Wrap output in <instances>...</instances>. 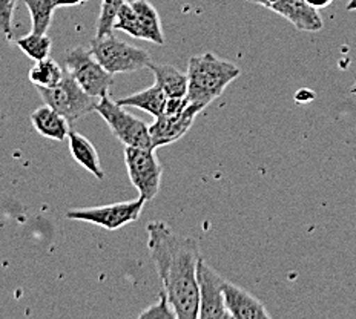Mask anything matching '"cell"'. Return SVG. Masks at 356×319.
Listing matches in <instances>:
<instances>
[{"label":"cell","instance_id":"cell-1","mask_svg":"<svg viewBox=\"0 0 356 319\" xmlns=\"http://www.w3.org/2000/svg\"><path fill=\"white\" fill-rule=\"evenodd\" d=\"M147 249L168 295L177 319H197L200 311L197 240L181 236L163 221H152L146 227Z\"/></svg>","mask_w":356,"mask_h":319},{"label":"cell","instance_id":"cell-2","mask_svg":"<svg viewBox=\"0 0 356 319\" xmlns=\"http://www.w3.org/2000/svg\"><path fill=\"white\" fill-rule=\"evenodd\" d=\"M186 74L188 103L204 109L217 100L234 80L240 77L241 69L232 62L206 53L189 58Z\"/></svg>","mask_w":356,"mask_h":319},{"label":"cell","instance_id":"cell-3","mask_svg":"<svg viewBox=\"0 0 356 319\" xmlns=\"http://www.w3.org/2000/svg\"><path fill=\"white\" fill-rule=\"evenodd\" d=\"M91 53L103 65L108 72L124 74L136 72L149 68L152 58L145 49L132 47L111 33L105 35H95L91 40Z\"/></svg>","mask_w":356,"mask_h":319},{"label":"cell","instance_id":"cell-4","mask_svg":"<svg viewBox=\"0 0 356 319\" xmlns=\"http://www.w3.org/2000/svg\"><path fill=\"white\" fill-rule=\"evenodd\" d=\"M44 105L56 109L70 123L91 113H95L99 99L83 91L71 74L65 69V76L58 85L53 88H37Z\"/></svg>","mask_w":356,"mask_h":319},{"label":"cell","instance_id":"cell-5","mask_svg":"<svg viewBox=\"0 0 356 319\" xmlns=\"http://www.w3.org/2000/svg\"><path fill=\"white\" fill-rule=\"evenodd\" d=\"M95 113L106 122L108 128L122 145L132 147H151V149H154L149 126L143 120H140V118L129 114L128 111H124V106L111 100L109 94L99 99Z\"/></svg>","mask_w":356,"mask_h":319},{"label":"cell","instance_id":"cell-6","mask_svg":"<svg viewBox=\"0 0 356 319\" xmlns=\"http://www.w3.org/2000/svg\"><path fill=\"white\" fill-rule=\"evenodd\" d=\"M114 29L136 39L165 44L160 14L147 0H132L131 3H124L117 13Z\"/></svg>","mask_w":356,"mask_h":319},{"label":"cell","instance_id":"cell-7","mask_svg":"<svg viewBox=\"0 0 356 319\" xmlns=\"http://www.w3.org/2000/svg\"><path fill=\"white\" fill-rule=\"evenodd\" d=\"M65 69L83 88V91L95 99L109 94L111 86L114 85L113 74L103 68V65L94 57L91 49L85 47H77L68 51L65 58Z\"/></svg>","mask_w":356,"mask_h":319},{"label":"cell","instance_id":"cell-8","mask_svg":"<svg viewBox=\"0 0 356 319\" xmlns=\"http://www.w3.org/2000/svg\"><path fill=\"white\" fill-rule=\"evenodd\" d=\"M124 163L132 186L138 190L140 198L151 202L159 194L163 167L151 147L124 146Z\"/></svg>","mask_w":356,"mask_h":319},{"label":"cell","instance_id":"cell-9","mask_svg":"<svg viewBox=\"0 0 356 319\" xmlns=\"http://www.w3.org/2000/svg\"><path fill=\"white\" fill-rule=\"evenodd\" d=\"M145 199L137 198L132 202L114 203L99 207H85V209H72L66 212V218L74 221H83L89 224L100 226L106 231H118L124 226L136 222L143 212Z\"/></svg>","mask_w":356,"mask_h":319},{"label":"cell","instance_id":"cell-10","mask_svg":"<svg viewBox=\"0 0 356 319\" xmlns=\"http://www.w3.org/2000/svg\"><path fill=\"white\" fill-rule=\"evenodd\" d=\"M225 281L202 258L198 263L200 311L198 319L231 318L225 302Z\"/></svg>","mask_w":356,"mask_h":319},{"label":"cell","instance_id":"cell-11","mask_svg":"<svg viewBox=\"0 0 356 319\" xmlns=\"http://www.w3.org/2000/svg\"><path fill=\"white\" fill-rule=\"evenodd\" d=\"M203 108L188 103L186 108L175 113H163L160 117L155 118V122L149 126L151 142L155 151L159 147L168 146L180 140L186 133L195 117L202 113Z\"/></svg>","mask_w":356,"mask_h":319},{"label":"cell","instance_id":"cell-12","mask_svg":"<svg viewBox=\"0 0 356 319\" xmlns=\"http://www.w3.org/2000/svg\"><path fill=\"white\" fill-rule=\"evenodd\" d=\"M244 2L273 11L287 22H291L298 31L318 33L324 26L320 13L307 5L306 0H244Z\"/></svg>","mask_w":356,"mask_h":319},{"label":"cell","instance_id":"cell-13","mask_svg":"<svg viewBox=\"0 0 356 319\" xmlns=\"http://www.w3.org/2000/svg\"><path fill=\"white\" fill-rule=\"evenodd\" d=\"M225 302L234 319H267L270 318L264 304L240 286L225 281Z\"/></svg>","mask_w":356,"mask_h":319},{"label":"cell","instance_id":"cell-14","mask_svg":"<svg viewBox=\"0 0 356 319\" xmlns=\"http://www.w3.org/2000/svg\"><path fill=\"white\" fill-rule=\"evenodd\" d=\"M31 123L42 137L56 140V142H63L65 138H68L71 132L70 122L48 105L34 111L31 114Z\"/></svg>","mask_w":356,"mask_h":319},{"label":"cell","instance_id":"cell-15","mask_svg":"<svg viewBox=\"0 0 356 319\" xmlns=\"http://www.w3.org/2000/svg\"><path fill=\"white\" fill-rule=\"evenodd\" d=\"M149 69L154 72L155 83H157L168 99H183L188 92V74L177 69L172 65L151 63Z\"/></svg>","mask_w":356,"mask_h":319},{"label":"cell","instance_id":"cell-16","mask_svg":"<svg viewBox=\"0 0 356 319\" xmlns=\"http://www.w3.org/2000/svg\"><path fill=\"white\" fill-rule=\"evenodd\" d=\"M68 140H70V151H71L72 158L76 160L81 167L86 169L88 172H91L95 178H99V180H105V170H103L100 165L99 154L95 151L94 145L89 142L85 136H81V133L76 131L70 132Z\"/></svg>","mask_w":356,"mask_h":319},{"label":"cell","instance_id":"cell-17","mask_svg":"<svg viewBox=\"0 0 356 319\" xmlns=\"http://www.w3.org/2000/svg\"><path fill=\"white\" fill-rule=\"evenodd\" d=\"M117 103L124 108L129 106V108L142 109V111H145V113L151 114L157 118L163 113H165L168 95L163 92V89L157 83H155L151 88L143 89V91L131 94V95H128V97L118 99Z\"/></svg>","mask_w":356,"mask_h":319},{"label":"cell","instance_id":"cell-18","mask_svg":"<svg viewBox=\"0 0 356 319\" xmlns=\"http://www.w3.org/2000/svg\"><path fill=\"white\" fill-rule=\"evenodd\" d=\"M63 76L65 69L51 57L35 62L29 71V80L35 88H53L60 83Z\"/></svg>","mask_w":356,"mask_h":319},{"label":"cell","instance_id":"cell-19","mask_svg":"<svg viewBox=\"0 0 356 319\" xmlns=\"http://www.w3.org/2000/svg\"><path fill=\"white\" fill-rule=\"evenodd\" d=\"M29 16L33 22V33L47 34L53 24L54 11L57 6L53 0H25Z\"/></svg>","mask_w":356,"mask_h":319},{"label":"cell","instance_id":"cell-20","mask_svg":"<svg viewBox=\"0 0 356 319\" xmlns=\"http://www.w3.org/2000/svg\"><path fill=\"white\" fill-rule=\"evenodd\" d=\"M16 44L22 49V53H25L29 58H33L34 62L43 60V58L49 57L51 47H53V42H51L47 34H39V33H29L28 35L20 37L16 40Z\"/></svg>","mask_w":356,"mask_h":319},{"label":"cell","instance_id":"cell-21","mask_svg":"<svg viewBox=\"0 0 356 319\" xmlns=\"http://www.w3.org/2000/svg\"><path fill=\"white\" fill-rule=\"evenodd\" d=\"M124 3L126 0H102L100 14L97 19V34L95 35H105L114 31L117 13L120 11Z\"/></svg>","mask_w":356,"mask_h":319},{"label":"cell","instance_id":"cell-22","mask_svg":"<svg viewBox=\"0 0 356 319\" xmlns=\"http://www.w3.org/2000/svg\"><path fill=\"white\" fill-rule=\"evenodd\" d=\"M138 318L140 319H177V315L172 306H170L168 295L165 293V291H161L159 301L147 309H145L142 313L138 315Z\"/></svg>","mask_w":356,"mask_h":319},{"label":"cell","instance_id":"cell-23","mask_svg":"<svg viewBox=\"0 0 356 319\" xmlns=\"http://www.w3.org/2000/svg\"><path fill=\"white\" fill-rule=\"evenodd\" d=\"M16 3L17 0H0V33L6 39H11L13 35V19Z\"/></svg>","mask_w":356,"mask_h":319},{"label":"cell","instance_id":"cell-24","mask_svg":"<svg viewBox=\"0 0 356 319\" xmlns=\"http://www.w3.org/2000/svg\"><path fill=\"white\" fill-rule=\"evenodd\" d=\"M307 2V5H310L312 8H315V10H324V8H327V6H330L332 3H333V0H306Z\"/></svg>","mask_w":356,"mask_h":319},{"label":"cell","instance_id":"cell-25","mask_svg":"<svg viewBox=\"0 0 356 319\" xmlns=\"http://www.w3.org/2000/svg\"><path fill=\"white\" fill-rule=\"evenodd\" d=\"M56 6H77V5H83L89 0H53Z\"/></svg>","mask_w":356,"mask_h":319},{"label":"cell","instance_id":"cell-26","mask_svg":"<svg viewBox=\"0 0 356 319\" xmlns=\"http://www.w3.org/2000/svg\"><path fill=\"white\" fill-rule=\"evenodd\" d=\"M346 10L347 11H356V0H348Z\"/></svg>","mask_w":356,"mask_h":319}]
</instances>
